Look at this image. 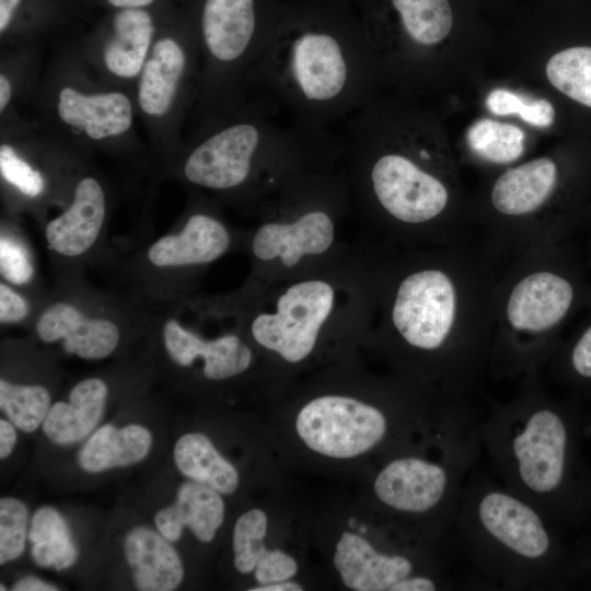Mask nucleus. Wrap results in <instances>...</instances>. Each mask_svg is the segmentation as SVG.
<instances>
[{
  "instance_id": "obj_1",
  "label": "nucleus",
  "mask_w": 591,
  "mask_h": 591,
  "mask_svg": "<svg viewBox=\"0 0 591 591\" xmlns=\"http://www.w3.org/2000/svg\"><path fill=\"white\" fill-rule=\"evenodd\" d=\"M379 244L363 341L380 346L406 376L470 397L487 376L502 259L477 240L434 246Z\"/></svg>"
},
{
  "instance_id": "obj_2",
  "label": "nucleus",
  "mask_w": 591,
  "mask_h": 591,
  "mask_svg": "<svg viewBox=\"0 0 591 591\" xmlns=\"http://www.w3.org/2000/svg\"><path fill=\"white\" fill-rule=\"evenodd\" d=\"M376 71L367 26L347 0H275L248 77L276 112L329 129L372 101Z\"/></svg>"
},
{
  "instance_id": "obj_3",
  "label": "nucleus",
  "mask_w": 591,
  "mask_h": 591,
  "mask_svg": "<svg viewBox=\"0 0 591 591\" xmlns=\"http://www.w3.org/2000/svg\"><path fill=\"white\" fill-rule=\"evenodd\" d=\"M486 401L479 437L498 482L563 532L584 525L591 517V465L578 403L553 396L542 373L520 379L506 402Z\"/></svg>"
},
{
  "instance_id": "obj_4",
  "label": "nucleus",
  "mask_w": 591,
  "mask_h": 591,
  "mask_svg": "<svg viewBox=\"0 0 591 591\" xmlns=\"http://www.w3.org/2000/svg\"><path fill=\"white\" fill-rule=\"evenodd\" d=\"M344 125L343 164L362 235L395 246L475 240L470 225L450 212L451 190L431 167L427 146L390 141L368 104Z\"/></svg>"
},
{
  "instance_id": "obj_5",
  "label": "nucleus",
  "mask_w": 591,
  "mask_h": 591,
  "mask_svg": "<svg viewBox=\"0 0 591 591\" xmlns=\"http://www.w3.org/2000/svg\"><path fill=\"white\" fill-rule=\"evenodd\" d=\"M380 244L360 235L338 257L244 296L248 341L289 366L329 343L363 340L374 301Z\"/></svg>"
},
{
  "instance_id": "obj_6",
  "label": "nucleus",
  "mask_w": 591,
  "mask_h": 591,
  "mask_svg": "<svg viewBox=\"0 0 591 591\" xmlns=\"http://www.w3.org/2000/svg\"><path fill=\"white\" fill-rule=\"evenodd\" d=\"M507 489L478 464L468 475L453 522L456 546L493 584L510 590H565L584 579L589 545Z\"/></svg>"
},
{
  "instance_id": "obj_7",
  "label": "nucleus",
  "mask_w": 591,
  "mask_h": 591,
  "mask_svg": "<svg viewBox=\"0 0 591 591\" xmlns=\"http://www.w3.org/2000/svg\"><path fill=\"white\" fill-rule=\"evenodd\" d=\"M255 213L258 220L247 240L254 267L246 292L323 265L355 243L346 234L354 212L343 162L294 176Z\"/></svg>"
},
{
  "instance_id": "obj_8",
  "label": "nucleus",
  "mask_w": 591,
  "mask_h": 591,
  "mask_svg": "<svg viewBox=\"0 0 591 591\" xmlns=\"http://www.w3.org/2000/svg\"><path fill=\"white\" fill-rule=\"evenodd\" d=\"M575 300L572 282L556 266L555 244L502 259L487 376L501 381L542 373L558 349V332Z\"/></svg>"
},
{
  "instance_id": "obj_9",
  "label": "nucleus",
  "mask_w": 591,
  "mask_h": 591,
  "mask_svg": "<svg viewBox=\"0 0 591 591\" xmlns=\"http://www.w3.org/2000/svg\"><path fill=\"white\" fill-rule=\"evenodd\" d=\"M478 430L442 448L434 457L407 454L390 461L376 475L373 491L393 511L430 517L453 531L466 479L482 453Z\"/></svg>"
},
{
  "instance_id": "obj_10",
  "label": "nucleus",
  "mask_w": 591,
  "mask_h": 591,
  "mask_svg": "<svg viewBox=\"0 0 591 591\" xmlns=\"http://www.w3.org/2000/svg\"><path fill=\"white\" fill-rule=\"evenodd\" d=\"M296 429L313 451L338 459L368 452L382 443L391 430L383 407L347 394H322L299 412Z\"/></svg>"
},
{
  "instance_id": "obj_11",
  "label": "nucleus",
  "mask_w": 591,
  "mask_h": 591,
  "mask_svg": "<svg viewBox=\"0 0 591 591\" xmlns=\"http://www.w3.org/2000/svg\"><path fill=\"white\" fill-rule=\"evenodd\" d=\"M275 0H204L200 33L213 63L248 68L265 40Z\"/></svg>"
},
{
  "instance_id": "obj_12",
  "label": "nucleus",
  "mask_w": 591,
  "mask_h": 591,
  "mask_svg": "<svg viewBox=\"0 0 591 591\" xmlns=\"http://www.w3.org/2000/svg\"><path fill=\"white\" fill-rule=\"evenodd\" d=\"M334 565L345 586L356 591H399L407 580L428 578L416 572L409 556L379 551L368 540L349 532H344L336 544Z\"/></svg>"
},
{
  "instance_id": "obj_13",
  "label": "nucleus",
  "mask_w": 591,
  "mask_h": 591,
  "mask_svg": "<svg viewBox=\"0 0 591 591\" xmlns=\"http://www.w3.org/2000/svg\"><path fill=\"white\" fill-rule=\"evenodd\" d=\"M163 343L173 362L190 367L202 361V375L209 381H224L245 373L254 361L253 348L242 335L227 333L205 339L169 320L163 326Z\"/></svg>"
},
{
  "instance_id": "obj_14",
  "label": "nucleus",
  "mask_w": 591,
  "mask_h": 591,
  "mask_svg": "<svg viewBox=\"0 0 591 591\" xmlns=\"http://www.w3.org/2000/svg\"><path fill=\"white\" fill-rule=\"evenodd\" d=\"M232 245V235L217 217L193 213L183 229L155 241L148 251L158 267L202 266L223 256Z\"/></svg>"
},
{
  "instance_id": "obj_15",
  "label": "nucleus",
  "mask_w": 591,
  "mask_h": 591,
  "mask_svg": "<svg viewBox=\"0 0 591 591\" xmlns=\"http://www.w3.org/2000/svg\"><path fill=\"white\" fill-rule=\"evenodd\" d=\"M36 334L45 343L61 340L68 354L83 359L105 358L119 341V331L113 322L88 318L62 302L49 306L39 316Z\"/></svg>"
},
{
  "instance_id": "obj_16",
  "label": "nucleus",
  "mask_w": 591,
  "mask_h": 591,
  "mask_svg": "<svg viewBox=\"0 0 591 591\" xmlns=\"http://www.w3.org/2000/svg\"><path fill=\"white\" fill-rule=\"evenodd\" d=\"M104 218L103 189L93 177H84L76 187L70 207L46 225L47 243L60 255L79 256L96 241Z\"/></svg>"
},
{
  "instance_id": "obj_17",
  "label": "nucleus",
  "mask_w": 591,
  "mask_h": 591,
  "mask_svg": "<svg viewBox=\"0 0 591 591\" xmlns=\"http://www.w3.org/2000/svg\"><path fill=\"white\" fill-rule=\"evenodd\" d=\"M219 494L194 480L182 484L174 505L154 517L159 532L170 542H176L183 529L188 528L199 541H212L224 519V502Z\"/></svg>"
},
{
  "instance_id": "obj_18",
  "label": "nucleus",
  "mask_w": 591,
  "mask_h": 591,
  "mask_svg": "<svg viewBox=\"0 0 591 591\" xmlns=\"http://www.w3.org/2000/svg\"><path fill=\"white\" fill-rule=\"evenodd\" d=\"M160 532L146 526L130 530L125 538V556L132 568L137 589L142 591H171L184 577L182 560Z\"/></svg>"
},
{
  "instance_id": "obj_19",
  "label": "nucleus",
  "mask_w": 591,
  "mask_h": 591,
  "mask_svg": "<svg viewBox=\"0 0 591 591\" xmlns=\"http://www.w3.org/2000/svg\"><path fill=\"white\" fill-rule=\"evenodd\" d=\"M266 532L267 515L263 510H248L236 520L233 530L234 566L241 573L254 570L259 584L289 580L297 573L298 565L288 554L266 548Z\"/></svg>"
},
{
  "instance_id": "obj_20",
  "label": "nucleus",
  "mask_w": 591,
  "mask_h": 591,
  "mask_svg": "<svg viewBox=\"0 0 591 591\" xmlns=\"http://www.w3.org/2000/svg\"><path fill=\"white\" fill-rule=\"evenodd\" d=\"M57 109L62 121L95 140L120 135L132 123L130 101L119 92L85 95L67 86L59 92Z\"/></svg>"
},
{
  "instance_id": "obj_21",
  "label": "nucleus",
  "mask_w": 591,
  "mask_h": 591,
  "mask_svg": "<svg viewBox=\"0 0 591 591\" xmlns=\"http://www.w3.org/2000/svg\"><path fill=\"white\" fill-rule=\"evenodd\" d=\"M107 385L97 378L79 382L71 390L69 403H55L43 431L57 444H71L85 438L99 422L107 397Z\"/></svg>"
},
{
  "instance_id": "obj_22",
  "label": "nucleus",
  "mask_w": 591,
  "mask_h": 591,
  "mask_svg": "<svg viewBox=\"0 0 591 591\" xmlns=\"http://www.w3.org/2000/svg\"><path fill=\"white\" fill-rule=\"evenodd\" d=\"M186 67L183 47L173 38L158 40L142 68L138 102L148 115L169 112Z\"/></svg>"
},
{
  "instance_id": "obj_23",
  "label": "nucleus",
  "mask_w": 591,
  "mask_h": 591,
  "mask_svg": "<svg viewBox=\"0 0 591 591\" xmlns=\"http://www.w3.org/2000/svg\"><path fill=\"white\" fill-rule=\"evenodd\" d=\"M151 444L152 436L142 426L128 425L118 429L104 425L89 438L78 460L83 471L99 473L140 462Z\"/></svg>"
},
{
  "instance_id": "obj_24",
  "label": "nucleus",
  "mask_w": 591,
  "mask_h": 591,
  "mask_svg": "<svg viewBox=\"0 0 591 591\" xmlns=\"http://www.w3.org/2000/svg\"><path fill=\"white\" fill-rule=\"evenodd\" d=\"M153 34V21L146 10L119 9L113 20V36L104 48L106 68L118 77L137 76L143 68Z\"/></svg>"
},
{
  "instance_id": "obj_25",
  "label": "nucleus",
  "mask_w": 591,
  "mask_h": 591,
  "mask_svg": "<svg viewBox=\"0 0 591 591\" xmlns=\"http://www.w3.org/2000/svg\"><path fill=\"white\" fill-rule=\"evenodd\" d=\"M173 457L183 475L220 494H232L239 486L235 467L201 433L192 432L178 438Z\"/></svg>"
},
{
  "instance_id": "obj_26",
  "label": "nucleus",
  "mask_w": 591,
  "mask_h": 591,
  "mask_svg": "<svg viewBox=\"0 0 591 591\" xmlns=\"http://www.w3.org/2000/svg\"><path fill=\"white\" fill-rule=\"evenodd\" d=\"M396 15L398 33L418 48L441 43L451 32L453 18L448 0H387Z\"/></svg>"
},
{
  "instance_id": "obj_27",
  "label": "nucleus",
  "mask_w": 591,
  "mask_h": 591,
  "mask_svg": "<svg viewBox=\"0 0 591 591\" xmlns=\"http://www.w3.org/2000/svg\"><path fill=\"white\" fill-rule=\"evenodd\" d=\"M28 540L32 542V558L40 567L62 570L77 560L78 551L69 528L51 507H42L33 514Z\"/></svg>"
},
{
  "instance_id": "obj_28",
  "label": "nucleus",
  "mask_w": 591,
  "mask_h": 591,
  "mask_svg": "<svg viewBox=\"0 0 591 591\" xmlns=\"http://www.w3.org/2000/svg\"><path fill=\"white\" fill-rule=\"evenodd\" d=\"M467 143L478 157L493 163H510L524 151V131L511 124L484 118L475 121L466 135Z\"/></svg>"
},
{
  "instance_id": "obj_29",
  "label": "nucleus",
  "mask_w": 591,
  "mask_h": 591,
  "mask_svg": "<svg viewBox=\"0 0 591 591\" xmlns=\"http://www.w3.org/2000/svg\"><path fill=\"white\" fill-rule=\"evenodd\" d=\"M551 84L570 99L591 107V47L564 49L547 62Z\"/></svg>"
},
{
  "instance_id": "obj_30",
  "label": "nucleus",
  "mask_w": 591,
  "mask_h": 591,
  "mask_svg": "<svg viewBox=\"0 0 591 591\" xmlns=\"http://www.w3.org/2000/svg\"><path fill=\"white\" fill-rule=\"evenodd\" d=\"M0 406L10 421L24 432L36 430L50 409V395L40 385H18L0 380Z\"/></svg>"
},
{
  "instance_id": "obj_31",
  "label": "nucleus",
  "mask_w": 591,
  "mask_h": 591,
  "mask_svg": "<svg viewBox=\"0 0 591 591\" xmlns=\"http://www.w3.org/2000/svg\"><path fill=\"white\" fill-rule=\"evenodd\" d=\"M555 380L591 392V324L563 351L557 350L547 364Z\"/></svg>"
},
{
  "instance_id": "obj_32",
  "label": "nucleus",
  "mask_w": 591,
  "mask_h": 591,
  "mask_svg": "<svg viewBox=\"0 0 591 591\" xmlns=\"http://www.w3.org/2000/svg\"><path fill=\"white\" fill-rule=\"evenodd\" d=\"M487 108L495 115L517 114L537 128L549 127L555 117L553 105L544 99H526L506 89L493 90L486 99Z\"/></svg>"
},
{
  "instance_id": "obj_33",
  "label": "nucleus",
  "mask_w": 591,
  "mask_h": 591,
  "mask_svg": "<svg viewBox=\"0 0 591 591\" xmlns=\"http://www.w3.org/2000/svg\"><path fill=\"white\" fill-rule=\"evenodd\" d=\"M28 511L16 498L0 500V564L14 560L25 548Z\"/></svg>"
},
{
  "instance_id": "obj_34",
  "label": "nucleus",
  "mask_w": 591,
  "mask_h": 591,
  "mask_svg": "<svg viewBox=\"0 0 591 591\" xmlns=\"http://www.w3.org/2000/svg\"><path fill=\"white\" fill-rule=\"evenodd\" d=\"M0 171L7 182L27 196L36 197L44 189L42 174L7 144L0 148Z\"/></svg>"
},
{
  "instance_id": "obj_35",
  "label": "nucleus",
  "mask_w": 591,
  "mask_h": 591,
  "mask_svg": "<svg viewBox=\"0 0 591 591\" xmlns=\"http://www.w3.org/2000/svg\"><path fill=\"white\" fill-rule=\"evenodd\" d=\"M0 271L11 283L23 285L33 275V267L21 245L2 236L0 240Z\"/></svg>"
},
{
  "instance_id": "obj_36",
  "label": "nucleus",
  "mask_w": 591,
  "mask_h": 591,
  "mask_svg": "<svg viewBox=\"0 0 591 591\" xmlns=\"http://www.w3.org/2000/svg\"><path fill=\"white\" fill-rule=\"evenodd\" d=\"M26 301L7 285H0V321L1 323H15L28 314Z\"/></svg>"
},
{
  "instance_id": "obj_37",
  "label": "nucleus",
  "mask_w": 591,
  "mask_h": 591,
  "mask_svg": "<svg viewBox=\"0 0 591 591\" xmlns=\"http://www.w3.org/2000/svg\"><path fill=\"white\" fill-rule=\"evenodd\" d=\"M16 441V433L13 424L1 419L0 420V457H8L13 451Z\"/></svg>"
},
{
  "instance_id": "obj_38",
  "label": "nucleus",
  "mask_w": 591,
  "mask_h": 591,
  "mask_svg": "<svg viewBox=\"0 0 591 591\" xmlns=\"http://www.w3.org/2000/svg\"><path fill=\"white\" fill-rule=\"evenodd\" d=\"M12 590L14 591H56L54 584L47 583L36 577H25L16 581Z\"/></svg>"
},
{
  "instance_id": "obj_39",
  "label": "nucleus",
  "mask_w": 591,
  "mask_h": 591,
  "mask_svg": "<svg viewBox=\"0 0 591 591\" xmlns=\"http://www.w3.org/2000/svg\"><path fill=\"white\" fill-rule=\"evenodd\" d=\"M21 0H0V31L1 33L9 26L15 9Z\"/></svg>"
},
{
  "instance_id": "obj_40",
  "label": "nucleus",
  "mask_w": 591,
  "mask_h": 591,
  "mask_svg": "<svg viewBox=\"0 0 591 591\" xmlns=\"http://www.w3.org/2000/svg\"><path fill=\"white\" fill-rule=\"evenodd\" d=\"M302 587L297 582L288 580L274 582L269 584H260L259 587L251 589V591H301Z\"/></svg>"
},
{
  "instance_id": "obj_41",
  "label": "nucleus",
  "mask_w": 591,
  "mask_h": 591,
  "mask_svg": "<svg viewBox=\"0 0 591 591\" xmlns=\"http://www.w3.org/2000/svg\"><path fill=\"white\" fill-rule=\"evenodd\" d=\"M11 83L4 74L0 76V111L8 105L11 97Z\"/></svg>"
},
{
  "instance_id": "obj_42",
  "label": "nucleus",
  "mask_w": 591,
  "mask_h": 591,
  "mask_svg": "<svg viewBox=\"0 0 591 591\" xmlns=\"http://www.w3.org/2000/svg\"><path fill=\"white\" fill-rule=\"evenodd\" d=\"M108 3L118 9L143 8L151 4L154 0H107Z\"/></svg>"
},
{
  "instance_id": "obj_43",
  "label": "nucleus",
  "mask_w": 591,
  "mask_h": 591,
  "mask_svg": "<svg viewBox=\"0 0 591 591\" xmlns=\"http://www.w3.org/2000/svg\"><path fill=\"white\" fill-rule=\"evenodd\" d=\"M591 571V544H590V547H589V564H588V570H587V575L586 577L588 576V573ZM584 577V579H586Z\"/></svg>"
},
{
  "instance_id": "obj_44",
  "label": "nucleus",
  "mask_w": 591,
  "mask_h": 591,
  "mask_svg": "<svg viewBox=\"0 0 591 591\" xmlns=\"http://www.w3.org/2000/svg\"><path fill=\"white\" fill-rule=\"evenodd\" d=\"M587 431L591 429V414L586 418Z\"/></svg>"
},
{
  "instance_id": "obj_45",
  "label": "nucleus",
  "mask_w": 591,
  "mask_h": 591,
  "mask_svg": "<svg viewBox=\"0 0 591 591\" xmlns=\"http://www.w3.org/2000/svg\"><path fill=\"white\" fill-rule=\"evenodd\" d=\"M586 579L590 580V584H591V571L588 573V576L586 577Z\"/></svg>"
},
{
  "instance_id": "obj_46",
  "label": "nucleus",
  "mask_w": 591,
  "mask_h": 591,
  "mask_svg": "<svg viewBox=\"0 0 591 591\" xmlns=\"http://www.w3.org/2000/svg\"><path fill=\"white\" fill-rule=\"evenodd\" d=\"M352 1H355L357 3H358V1H362V2L364 1V4H366V3H368L369 0H352Z\"/></svg>"
}]
</instances>
